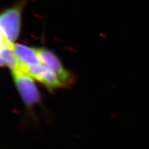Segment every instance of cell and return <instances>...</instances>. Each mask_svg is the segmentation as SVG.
<instances>
[{
  "instance_id": "obj_6",
  "label": "cell",
  "mask_w": 149,
  "mask_h": 149,
  "mask_svg": "<svg viewBox=\"0 0 149 149\" xmlns=\"http://www.w3.org/2000/svg\"><path fill=\"white\" fill-rule=\"evenodd\" d=\"M13 45L1 39L0 58L1 64L9 68L11 71L22 68L13 49Z\"/></svg>"
},
{
  "instance_id": "obj_2",
  "label": "cell",
  "mask_w": 149,
  "mask_h": 149,
  "mask_svg": "<svg viewBox=\"0 0 149 149\" xmlns=\"http://www.w3.org/2000/svg\"><path fill=\"white\" fill-rule=\"evenodd\" d=\"M22 5L24 4H19L6 9L1 13L0 17L1 39L9 44H15L19 36Z\"/></svg>"
},
{
  "instance_id": "obj_3",
  "label": "cell",
  "mask_w": 149,
  "mask_h": 149,
  "mask_svg": "<svg viewBox=\"0 0 149 149\" xmlns=\"http://www.w3.org/2000/svg\"><path fill=\"white\" fill-rule=\"evenodd\" d=\"M38 49L41 63L47 67L58 77L63 86L70 85L73 81L72 74L63 67L57 56L46 48Z\"/></svg>"
},
{
  "instance_id": "obj_4",
  "label": "cell",
  "mask_w": 149,
  "mask_h": 149,
  "mask_svg": "<svg viewBox=\"0 0 149 149\" xmlns=\"http://www.w3.org/2000/svg\"><path fill=\"white\" fill-rule=\"evenodd\" d=\"M24 70L35 80L42 84L50 91L63 86L58 77L43 63L28 67Z\"/></svg>"
},
{
  "instance_id": "obj_1",
  "label": "cell",
  "mask_w": 149,
  "mask_h": 149,
  "mask_svg": "<svg viewBox=\"0 0 149 149\" xmlns=\"http://www.w3.org/2000/svg\"><path fill=\"white\" fill-rule=\"evenodd\" d=\"M11 73L16 87L24 104L28 108H32L38 103L40 100V95L34 79L22 68L13 70Z\"/></svg>"
},
{
  "instance_id": "obj_5",
  "label": "cell",
  "mask_w": 149,
  "mask_h": 149,
  "mask_svg": "<svg viewBox=\"0 0 149 149\" xmlns=\"http://www.w3.org/2000/svg\"><path fill=\"white\" fill-rule=\"evenodd\" d=\"M13 49L22 69L42 63L38 49L21 44H15Z\"/></svg>"
}]
</instances>
